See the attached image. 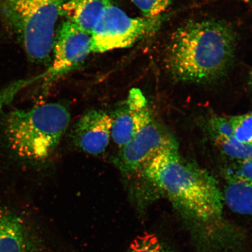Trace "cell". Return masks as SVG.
<instances>
[{
  "instance_id": "1",
  "label": "cell",
  "mask_w": 252,
  "mask_h": 252,
  "mask_svg": "<svg viewBox=\"0 0 252 252\" xmlns=\"http://www.w3.org/2000/svg\"><path fill=\"white\" fill-rule=\"evenodd\" d=\"M143 177L180 214L197 252H244L247 235L223 217L222 192L213 176L182 158L176 144L142 166Z\"/></svg>"
},
{
  "instance_id": "2",
  "label": "cell",
  "mask_w": 252,
  "mask_h": 252,
  "mask_svg": "<svg viewBox=\"0 0 252 252\" xmlns=\"http://www.w3.org/2000/svg\"><path fill=\"white\" fill-rule=\"evenodd\" d=\"M232 28L219 21H191L172 34L166 53L167 69L173 78L205 83L220 78L234 58Z\"/></svg>"
},
{
  "instance_id": "3",
  "label": "cell",
  "mask_w": 252,
  "mask_h": 252,
  "mask_svg": "<svg viewBox=\"0 0 252 252\" xmlns=\"http://www.w3.org/2000/svg\"><path fill=\"white\" fill-rule=\"evenodd\" d=\"M70 121V112L59 103L11 110L1 119L2 140L18 159L43 161L54 152Z\"/></svg>"
},
{
  "instance_id": "4",
  "label": "cell",
  "mask_w": 252,
  "mask_h": 252,
  "mask_svg": "<svg viewBox=\"0 0 252 252\" xmlns=\"http://www.w3.org/2000/svg\"><path fill=\"white\" fill-rule=\"evenodd\" d=\"M68 0H0V21L23 47L30 61L42 64L51 58L56 25Z\"/></svg>"
},
{
  "instance_id": "5",
  "label": "cell",
  "mask_w": 252,
  "mask_h": 252,
  "mask_svg": "<svg viewBox=\"0 0 252 252\" xmlns=\"http://www.w3.org/2000/svg\"><path fill=\"white\" fill-rule=\"evenodd\" d=\"M162 19V16L131 17L110 4L91 34V52L105 53L131 47L158 30Z\"/></svg>"
},
{
  "instance_id": "6",
  "label": "cell",
  "mask_w": 252,
  "mask_h": 252,
  "mask_svg": "<svg viewBox=\"0 0 252 252\" xmlns=\"http://www.w3.org/2000/svg\"><path fill=\"white\" fill-rule=\"evenodd\" d=\"M91 52V34L70 22H63L56 31L51 64L42 75L44 87H51L76 70Z\"/></svg>"
},
{
  "instance_id": "7",
  "label": "cell",
  "mask_w": 252,
  "mask_h": 252,
  "mask_svg": "<svg viewBox=\"0 0 252 252\" xmlns=\"http://www.w3.org/2000/svg\"><path fill=\"white\" fill-rule=\"evenodd\" d=\"M175 144L153 119L120 149L113 163L122 173L131 174L140 169L160 151Z\"/></svg>"
},
{
  "instance_id": "8",
  "label": "cell",
  "mask_w": 252,
  "mask_h": 252,
  "mask_svg": "<svg viewBox=\"0 0 252 252\" xmlns=\"http://www.w3.org/2000/svg\"><path fill=\"white\" fill-rule=\"evenodd\" d=\"M110 116L112 120L111 137L120 149L154 119L146 97L137 88L130 91L127 99Z\"/></svg>"
},
{
  "instance_id": "9",
  "label": "cell",
  "mask_w": 252,
  "mask_h": 252,
  "mask_svg": "<svg viewBox=\"0 0 252 252\" xmlns=\"http://www.w3.org/2000/svg\"><path fill=\"white\" fill-rule=\"evenodd\" d=\"M36 229L17 213L0 207V252H42Z\"/></svg>"
},
{
  "instance_id": "10",
  "label": "cell",
  "mask_w": 252,
  "mask_h": 252,
  "mask_svg": "<svg viewBox=\"0 0 252 252\" xmlns=\"http://www.w3.org/2000/svg\"><path fill=\"white\" fill-rule=\"evenodd\" d=\"M112 120L101 110H90L74 126L71 137L75 146L83 152L98 156L105 152L111 137Z\"/></svg>"
},
{
  "instance_id": "11",
  "label": "cell",
  "mask_w": 252,
  "mask_h": 252,
  "mask_svg": "<svg viewBox=\"0 0 252 252\" xmlns=\"http://www.w3.org/2000/svg\"><path fill=\"white\" fill-rule=\"evenodd\" d=\"M110 0H68L63 5L61 17L91 34Z\"/></svg>"
},
{
  "instance_id": "12",
  "label": "cell",
  "mask_w": 252,
  "mask_h": 252,
  "mask_svg": "<svg viewBox=\"0 0 252 252\" xmlns=\"http://www.w3.org/2000/svg\"><path fill=\"white\" fill-rule=\"evenodd\" d=\"M222 196L233 212L252 216V183L236 175L229 176Z\"/></svg>"
},
{
  "instance_id": "13",
  "label": "cell",
  "mask_w": 252,
  "mask_h": 252,
  "mask_svg": "<svg viewBox=\"0 0 252 252\" xmlns=\"http://www.w3.org/2000/svg\"><path fill=\"white\" fill-rule=\"evenodd\" d=\"M223 153L239 162L252 159V145L242 143L234 136L230 138L213 137Z\"/></svg>"
},
{
  "instance_id": "14",
  "label": "cell",
  "mask_w": 252,
  "mask_h": 252,
  "mask_svg": "<svg viewBox=\"0 0 252 252\" xmlns=\"http://www.w3.org/2000/svg\"><path fill=\"white\" fill-rule=\"evenodd\" d=\"M126 252H175L154 234H147L135 239Z\"/></svg>"
},
{
  "instance_id": "15",
  "label": "cell",
  "mask_w": 252,
  "mask_h": 252,
  "mask_svg": "<svg viewBox=\"0 0 252 252\" xmlns=\"http://www.w3.org/2000/svg\"><path fill=\"white\" fill-rule=\"evenodd\" d=\"M229 121L236 139L252 145V112L232 116Z\"/></svg>"
},
{
  "instance_id": "16",
  "label": "cell",
  "mask_w": 252,
  "mask_h": 252,
  "mask_svg": "<svg viewBox=\"0 0 252 252\" xmlns=\"http://www.w3.org/2000/svg\"><path fill=\"white\" fill-rule=\"evenodd\" d=\"M140 9L144 17L162 16L172 4V0H130Z\"/></svg>"
},
{
  "instance_id": "17",
  "label": "cell",
  "mask_w": 252,
  "mask_h": 252,
  "mask_svg": "<svg viewBox=\"0 0 252 252\" xmlns=\"http://www.w3.org/2000/svg\"><path fill=\"white\" fill-rule=\"evenodd\" d=\"M210 127L213 137L230 138L234 136L229 118L214 117L210 122Z\"/></svg>"
},
{
  "instance_id": "18",
  "label": "cell",
  "mask_w": 252,
  "mask_h": 252,
  "mask_svg": "<svg viewBox=\"0 0 252 252\" xmlns=\"http://www.w3.org/2000/svg\"><path fill=\"white\" fill-rule=\"evenodd\" d=\"M239 163L240 164L235 175L252 183V159Z\"/></svg>"
}]
</instances>
